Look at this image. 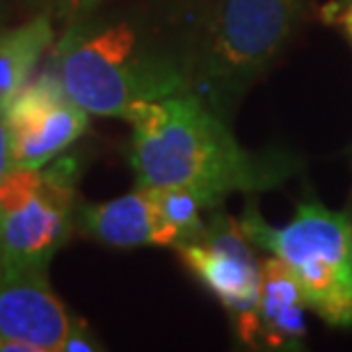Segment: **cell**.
Listing matches in <instances>:
<instances>
[{
	"label": "cell",
	"mask_w": 352,
	"mask_h": 352,
	"mask_svg": "<svg viewBox=\"0 0 352 352\" xmlns=\"http://www.w3.org/2000/svg\"><path fill=\"white\" fill-rule=\"evenodd\" d=\"M243 231L258 250L281 258L305 293L307 309L329 327H352V224L320 201H305L284 227L250 206Z\"/></svg>",
	"instance_id": "277c9868"
},
{
	"label": "cell",
	"mask_w": 352,
	"mask_h": 352,
	"mask_svg": "<svg viewBox=\"0 0 352 352\" xmlns=\"http://www.w3.org/2000/svg\"><path fill=\"white\" fill-rule=\"evenodd\" d=\"M44 176V174H41ZM76 188L44 176L39 192L19 206H0V277L46 272L76 229Z\"/></svg>",
	"instance_id": "52a82bcc"
},
{
	"label": "cell",
	"mask_w": 352,
	"mask_h": 352,
	"mask_svg": "<svg viewBox=\"0 0 352 352\" xmlns=\"http://www.w3.org/2000/svg\"><path fill=\"white\" fill-rule=\"evenodd\" d=\"M94 350H103V346L96 339V334L91 332L85 320L74 316V322H72V327H69L67 339L62 343L60 352H94Z\"/></svg>",
	"instance_id": "4fadbf2b"
},
{
	"label": "cell",
	"mask_w": 352,
	"mask_h": 352,
	"mask_svg": "<svg viewBox=\"0 0 352 352\" xmlns=\"http://www.w3.org/2000/svg\"><path fill=\"white\" fill-rule=\"evenodd\" d=\"M108 0H55V7H53V21H58L62 25H69L74 21H78L87 14L96 12L98 7Z\"/></svg>",
	"instance_id": "5bb4252c"
},
{
	"label": "cell",
	"mask_w": 352,
	"mask_h": 352,
	"mask_svg": "<svg viewBox=\"0 0 352 352\" xmlns=\"http://www.w3.org/2000/svg\"><path fill=\"white\" fill-rule=\"evenodd\" d=\"M14 5L23 7V10H30L34 14H53V7H55V0H14Z\"/></svg>",
	"instance_id": "e0dca14e"
},
{
	"label": "cell",
	"mask_w": 352,
	"mask_h": 352,
	"mask_svg": "<svg viewBox=\"0 0 352 352\" xmlns=\"http://www.w3.org/2000/svg\"><path fill=\"white\" fill-rule=\"evenodd\" d=\"M55 21L51 14H34L14 28H0V112L37 69L39 58L53 46Z\"/></svg>",
	"instance_id": "8fae6325"
},
{
	"label": "cell",
	"mask_w": 352,
	"mask_h": 352,
	"mask_svg": "<svg viewBox=\"0 0 352 352\" xmlns=\"http://www.w3.org/2000/svg\"><path fill=\"white\" fill-rule=\"evenodd\" d=\"M195 14L190 0L163 7L91 12L65 25L55 74L89 115L126 117L133 105L190 91Z\"/></svg>",
	"instance_id": "6da1fadb"
},
{
	"label": "cell",
	"mask_w": 352,
	"mask_h": 352,
	"mask_svg": "<svg viewBox=\"0 0 352 352\" xmlns=\"http://www.w3.org/2000/svg\"><path fill=\"white\" fill-rule=\"evenodd\" d=\"M305 293L281 258L267 256L261 261V284L256 300L258 346L300 348L307 336Z\"/></svg>",
	"instance_id": "30bf717a"
},
{
	"label": "cell",
	"mask_w": 352,
	"mask_h": 352,
	"mask_svg": "<svg viewBox=\"0 0 352 352\" xmlns=\"http://www.w3.org/2000/svg\"><path fill=\"white\" fill-rule=\"evenodd\" d=\"M124 119L133 129L129 163L138 186L192 188L208 208L234 192L279 188L300 170L288 151L241 146L227 119L192 91L138 103Z\"/></svg>",
	"instance_id": "7a4b0ae2"
},
{
	"label": "cell",
	"mask_w": 352,
	"mask_h": 352,
	"mask_svg": "<svg viewBox=\"0 0 352 352\" xmlns=\"http://www.w3.org/2000/svg\"><path fill=\"white\" fill-rule=\"evenodd\" d=\"M307 0H192L190 91L227 119L248 87L286 46Z\"/></svg>",
	"instance_id": "3957f363"
},
{
	"label": "cell",
	"mask_w": 352,
	"mask_h": 352,
	"mask_svg": "<svg viewBox=\"0 0 352 352\" xmlns=\"http://www.w3.org/2000/svg\"><path fill=\"white\" fill-rule=\"evenodd\" d=\"M12 5H14V0H0V28H3L7 23V19H10Z\"/></svg>",
	"instance_id": "ac0fdd59"
},
{
	"label": "cell",
	"mask_w": 352,
	"mask_h": 352,
	"mask_svg": "<svg viewBox=\"0 0 352 352\" xmlns=\"http://www.w3.org/2000/svg\"><path fill=\"white\" fill-rule=\"evenodd\" d=\"M74 316L48 284L46 272L0 277V336L30 352H60Z\"/></svg>",
	"instance_id": "ba28073f"
},
{
	"label": "cell",
	"mask_w": 352,
	"mask_h": 352,
	"mask_svg": "<svg viewBox=\"0 0 352 352\" xmlns=\"http://www.w3.org/2000/svg\"><path fill=\"white\" fill-rule=\"evenodd\" d=\"M12 170V135L10 126H7L3 112H0V183H3L5 174Z\"/></svg>",
	"instance_id": "2e32d148"
},
{
	"label": "cell",
	"mask_w": 352,
	"mask_h": 352,
	"mask_svg": "<svg viewBox=\"0 0 352 352\" xmlns=\"http://www.w3.org/2000/svg\"><path fill=\"white\" fill-rule=\"evenodd\" d=\"M12 135V167H44L87 131L89 112L67 94L60 76L44 72L5 105Z\"/></svg>",
	"instance_id": "8992f818"
},
{
	"label": "cell",
	"mask_w": 352,
	"mask_h": 352,
	"mask_svg": "<svg viewBox=\"0 0 352 352\" xmlns=\"http://www.w3.org/2000/svg\"><path fill=\"white\" fill-rule=\"evenodd\" d=\"M254 250L256 245L243 231L241 222L227 213H215L195 241L176 248L183 265L231 314L238 339L245 346H258L256 300L261 261Z\"/></svg>",
	"instance_id": "5b68a950"
},
{
	"label": "cell",
	"mask_w": 352,
	"mask_h": 352,
	"mask_svg": "<svg viewBox=\"0 0 352 352\" xmlns=\"http://www.w3.org/2000/svg\"><path fill=\"white\" fill-rule=\"evenodd\" d=\"M160 220L176 238V248L181 243L195 241L201 234L206 222L201 220V210H206V201L192 188L172 186V188H149ZM174 248V250H176Z\"/></svg>",
	"instance_id": "7c38bea8"
},
{
	"label": "cell",
	"mask_w": 352,
	"mask_h": 352,
	"mask_svg": "<svg viewBox=\"0 0 352 352\" xmlns=\"http://www.w3.org/2000/svg\"><path fill=\"white\" fill-rule=\"evenodd\" d=\"M74 220L82 236L110 250L176 248V238L160 220L149 188L138 186L117 199L76 206Z\"/></svg>",
	"instance_id": "9c48e42d"
},
{
	"label": "cell",
	"mask_w": 352,
	"mask_h": 352,
	"mask_svg": "<svg viewBox=\"0 0 352 352\" xmlns=\"http://www.w3.org/2000/svg\"><path fill=\"white\" fill-rule=\"evenodd\" d=\"M320 14L327 25H336L352 44V0H329Z\"/></svg>",
	"instance_id": "9a60e30c"
}]
</instances>
